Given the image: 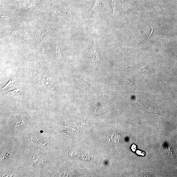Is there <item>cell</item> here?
<instances>
[{
	"label": "cell",
	"mask_w": 177,
	"mask_h": 177,
	"mask_svg": "<svg viewBox=\"0 0 177 177\" xmlns=\"http://www.w3.org/2000/svg\"><path fill=\"white\" fill-rule=\"evenodd\" d=\"M139 1V4L140 5H142L143 4V0H138Z\"/></svg>",
	"instance_id": "cell-10"
},
{
	"label": "cell",
	"mask_w": 177,
	"mask_h": 177,
	"mask_svg": "<svg viewBox=\"0 0 177 177\" xmlns=\"http://www.w3.org/2000/svg\"><path fill=\"white\" fill-rule=\"evenodd\" d=\"M56 51H57L56 53L54 54V55H56V56H58V58L59 59V60L62 59L63 57L61 52L59 45V43H58L57 47H56Z\"/></svg>",
	"instance_id": "cell-4"
},
{
	"label": "cell",
	"mask_w": 177,
	"mask_h": 177,
	"mask_svg": "<svg viewBox=\"0 0 177 177\" xmlns=\"http://www.w3.org/2000/svg\"><path fill=\"white\" fill-rule=\"evenodd\" d=\"M55 14H57L59 16L63 15L64 14V13H63L62 10L59 8L56 9L55 11Z\"/></svg>",
	"instance_id": "cell-6"
},
{
	"label": "cell",
	"mask_w": 177,
	"mask_h": 177,
	"mask_svg": "<svg viewBox=\"0 0 177 177\" xmlns=\"http://www.w3.org/2000/svg\"><path fill=\"white\" fill-rule=\"evenodd\" d=\"M91 53L93 59H95L96 61H99L100 59H99V51L96 47L95 41L94 44H93L91 47Z\"/></svg>",
	"instance_id": "cell-2"
},
{
	"label": "cell",
	"mask_w": 177,
	"mask_h": 177,
	"mask_svg": "<svg viewBox=\"0 0 177 177\" xmlns=\"http://www.w3.org/2000/svg\"><path fill=\"white\" fill-rule=\"evenodd\" d=\"M116 0H111V5H112L113 11V14H114L115 13V9H116Z\"/></svg>",
	"instance_id": "cell-7"
},
{
	"label": "cell",
	"mask_w": 177,
	"mask_h": 177,
	"mask_svg": "<svg viewBox=\"0 0 177 177\" xmlns=\"http://www.w3.org/2000/svg\"><path fill=\"white\" fill-rule=\"evenodd\" d=\"M1 17H3L4 19H5L6 20H7V19H9V18H11L10 17H8L7 16H1Z\"/></svg>",
	"instance_id": "cell-9"
},
{
	"label": "cell",
	"mask_w": 177,
	"mask_h": 177,
	"mask_svg": "<svg viewBox=\"0 0 177 177\" xmlns=\"http://www.w3.org/2000/svg\"><path fill=\"white\" fill-rule=\"evenodd\" d=\"M48 31H37L35 33V37L36 39L38 40H41L42 39V37L43 35L44 34L46 33Z\"/></svg>",
	"instance_id": "cell-5"
},
{
	"label": "cell",
	"mask_w": 177,
	"mask_h": 177,
	"mask_svg": "<svg viewBox=\"0 0 177 177\" xmlns=\"http://www.w3.org/2000/svg\"><path fill=\"white\" fill-rule=\"evenodd\" d=\"M165 150L166 153H167L168 155H169L170 158L174 159L175 158V155L174 154V151H172L171 150V148L167 147L165 148Z\"/></svg>",
	"instance_id": "cell-3"
},
{
	"label": "cell",
	"mask_w": 177,
	"mask_h": 177,
	"mask_svg": "<svg viewBox=\"0 0 177 177\" xmlns=\"http://www.w3.org/2000/svg\"><path fill=\"white\" fill-rule=\"evenodd\" d=\"M151 27V32L149 35L147 36L146 38L144 40H143L142 41L138 42V43L142 42V41H146L147 39L148 38V37L154 36V35H166V31L165 30L163 29L162 27H161L160 25L157 24H154L152 25H150Z\"/></svg>",
	"instance_id": "cell-1"
},
{
	"label": "cell",
	"mask_w": 177,
	"mask_h": 177,
	"mask_svg": "<svg viewBox=\"0 0 177 177\" xmlns=\"http://www.w3.org/2000/svg\"><path fill=\"white\" fill-rule=\"evenodd\" d=\"M100 0H96V1H95V3H94V4L93 6V8H92V10H91L90 12L92 11L93 10V9L95 8L96 7V6L99 3V2H100Z\"/></svg>",
	"instance_id": "cell-8"
}]
</instances>
